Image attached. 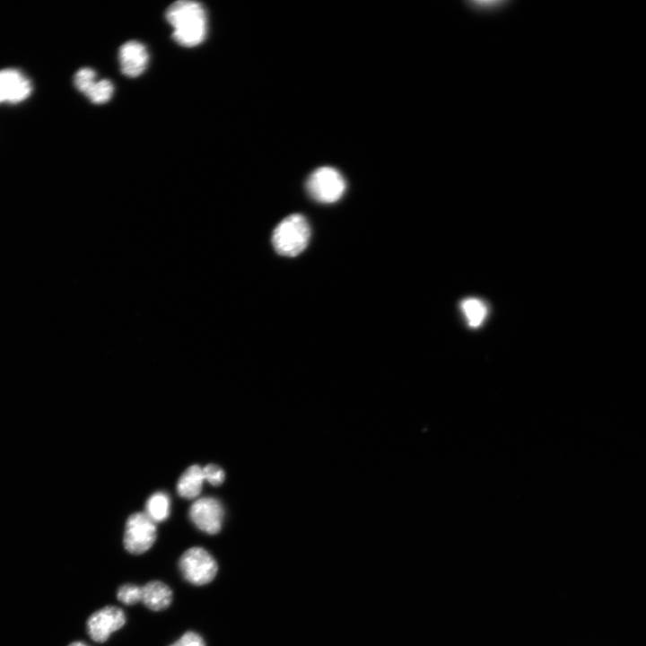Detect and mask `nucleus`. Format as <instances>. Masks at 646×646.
Masks as SVG:
<instances>
[{
  "label": "nucleus",
  "instance_id": "4",
  "mask_svg": "<svg viewBox=\"0 0 646 646\" xmlns=\"http://www.w3.org/2000/svg\"><path fill=\"white\" fill-rule=\"evenodd\" d=\"M179 568L183 578L196 586L211 582L218 571L215 559L204 548L194 546L183 553Z\"/></svg>",
  "mask_w": 646,
  "mask_h": 646
},
{
  "label": "nucleus",
  "instance_id": "8",
  "mask_svg": "<svg viewBox=\"0 0 646 646\" xmlns=\"http://www.w3.org/2000/svg\"><path fill=\"white\" fill-rule=\"evenodd\" d=\"M32 91L30 79L13 68L0 70V104L19 103L29 97Z\"/></svg>",
  "mask_w": 646,
  "mask_h": 646
},
{
  "label": "nucleus",
  "instance_id": "12",
  "mask_svg": "<svg viewBox=\"0 0 646 646\" xmlns=\"http://www.w3.org/2000/svg\"><path fill=\"white\" fill-rule=\"evenodd\" d=\"M170 498L162 492L152 494L145 504V514L154 522H162L170 515Z\"/></svg>",
  "mask_w": 646,
  "mask_h": 646
},
{
  "label": "nucleus",
  "instance_id": "18",
  "mask_svg": "<svg viewBox=\"0 0 646 646\" xmlns=\"http://www.w3.org/2000/svg\"><path fill=\"white\" fill-rule=\"evenodd\" d=\"M170 646H205V642L201 635L195 632L188 631Z\"/></svg>",
  "mask_w": 646,
  "mask_h": 646
},
{
  "label": "nucleus",
  "instance_id": "16",
  "mask_svg": "<svg viewBox=\"0 0 646 646\" xmlns=\"http://www.w3.org/2000/svg\"><path fill=\"white\" fill-rule=\"evenodd\" d=\"M118 599L125 605H134L142 601V587L125 584L118 588Z\"/></svg>",
  "mask_w": 646,
  "mask_h": 646
},
{
  "label": "nucleus",
  "instance_id": "7",
  "mask_svg": "<svg viewBox=\"0 0 646 646\" xmlns=\"http://www.w3.org/2000/svg\"><path fill=\"white\" fill-rule=\"evenodd\" d=\"M189 518L198 529L214 535L222 528L223 509L216 499L203 497L191 505Z\"/></svg>",
  "mask_w": 646,
  "mask_h": 646
},
{
  "label": "nucleus",
  "instance_id": "9",
  "mask_svg": "<svg viewBox=\"0 0 646 646\" xmlns=\"http://www.w3.org/2000/svg\"><path fill=\"white\" fill-rule=\"evenodd\" d=\"M118 62L121 73L124 75L135 78L141 75L148 65V50L139 41H127L118 49Z\"/></svg>",
  "mask_w": 646,
  "mask_h": 646
},
{
  "label": "nucleus",
  "instance_id": "2",
  "mask_svg": "<svg viewBox=\"0 0 646 646\" xmlns=\"http://www.w3.org/2000/svg\"><path fill=\"white\" fill-rule=\"evenodd\" d=\"M310 228L307 219L292 214L282 220L275 228L272 243L275 250L285 257H295L309 244Z\"/></svg>",
  "mask_w": 646,
  "mask_h": 646
},
{
  "label": "nucleus",
  "instance_id": "17",
  "mask_svg": "<svg viewBox=\"0 0 646 646\" xmlns=\"http://www.w3.org/2000/svg\"><path fill=\"white\" fill-rule=\"evenodd\" d=\"M205 480L212 485H220L224 480L223 470L214 464H209L203 468Z\"/></svg>",
  "mask_w": 646,
  "mask_h": 646
},
{
  "label": "nucleus",
  "instance_id": "1",
  "mask_svg": "<svg viewBox=\"0 0 646 646\" xmlns=\"http://www.w3.org/2000/svg\"><path fill=\"white\" fill-rule=\"evenodd\" d=\"M165 18L173 29V39L182 47L198 46L207 36V14L199 2L176 1L167 8Z\"/></svg>",
  "mask_w": 646,
  "mask_h": 646
},
{
  "label": "nucleus",
  "instance_id": "3",
  "mask_svg": "<svg viewBox=\"0 0 646 646\" xmlns=\"http://www.w3.org/2000/svg\"><path fill=\"white\" fill-rule=\"evenodd\" d=\"M306 188L316 201L331 204L344 195L346 183L343 175L335 168L323 166L316 169L308 178Z\"/></svg>",
  "mask_w": 646,
  "mask_h": 646
},
{
  "label": "nucleus",
  "instance_id": "5",
  "mask_svg": "<svg viewBox=\"0 0 646 646\" xmlns=\"http://www.w3.org/2000/svg\"><path fill=\"white\" fill-rule=\"evenodd\" d=\"M155 539V523L144 512L129 516L124 533V546L127 552L143 554L151 548Z\"/></svg>",
  "mask_w": 646,
  "mask_h": 646
},
{
  "label": "nucleus",
  "instance_id": "10",
  "mask_svg": "<svg viewBox=\"0 0 646 646\" xmlns=\"http://www.w3.org/2000/svg\"><path fill=\"white\" fill-rule=\"evenodd\" d=\"M172 591L162 581H153L142 587V602L153 611L166 609L171 603Z\"/></svg>",
  "mask_w": 646,
  "mask_h": 646
},
{
  "label": "nucleus",
  "instance_id": "14",
  "mask_svg": "<svg viewBox=\"0 0 646 646\" xmlns=\"http://www.w3.org/2000/svg\"><path fill=\"white\" fill-rule=\"evenodd\" d=\"M114 85L109 79L96 81L84 94L93 104L108 102L113 96Z\"/></svg>",
  "mask_w": 646,
  "mask_h": 646
},
{
  "label": "nucleus",
  "instance_id": "15",
  "mask_svg": "<svg viewBox=\"0 0 646 646\" xmlns=\"http://www.w3.org/2000/svg\"><path fill=\"white\" fill-rule=\"evenodd\" d=\"M96 72L89 67L79 69L74 76L75 88L83 94H85L92 85L97 81Z\"/></svg>",
  "mask_w": 646,
  "mask_h": 646
},
{
  "label": "nucleus",
  "instance_id": "11",
  "mask_svg": "<svg viewBox=\"0 0 646 646\" xmlns=\"http://www.w3.org/2000/svg\"><path fill=\"white\" fill-rule=\"evenodd\" d=\"M204 480L203 468L197 465L190 466L184 471L178 481V493L186 499L197 497L201 492Z\"/></svg>",
  "mask_w": 646,
  "mask_h": 646
},
{
  "label": "nucleus",
  "instance_id": "6",
  "mask_svg": "<svg viewBox=\"0 0 646 646\" xmlns=\"http://www.w3.org/2000/svg\"><path fill=\"white\" fill-rule=\"evenodd\" d=\"M126 623L124 611L114 606L104 607L90 615L86 627L88 635L94 642H104L109 635Z\"/></svg>",
  "mask_w": 646,
  "mask_h": 646
},
{
  "label": "nucleus",
  "instance_id": "19",
  "mask_svg": "<svg viewBox=\"0 0 646 646\" xmlns=\"http://www.w3.org/2000/svg\"><path fill=\"white\" fill-rule=\"evenodd\" d=\"M69 646H87V645L82 642H72L71 644H69Z\"/></svg>",
  "mask_w": 646,
  "mask_h": 646
},
{
  "label": "nucleus",
  "instance_id": "13",
  "mask_svg": "<svg viewBox=\"0 0 646 646\" xmlns=\"http://www.w3.org/2000/svg\"><path fill=\"white\" fill-rule=\"evenodd\" d=\"M461 310L468 325L472 327H479L486 317L485 305L478 299L467 298L461 303Z\"/></svg>",
  "mask_w": 646,
  "mask_h": 646
}]
</instances>
